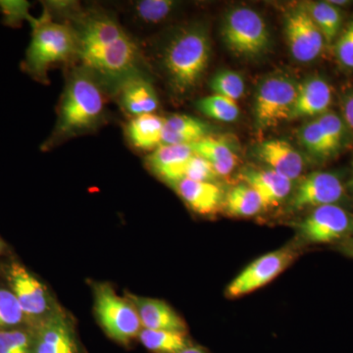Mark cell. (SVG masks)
I'll return each instance as SVG.
<instances>
[{"label": "cell", "mask_w": 353, "mask_h": 353, "mask_svg": "<svg viewBox=\"0 0 353 353\" xmlns=\"http://www.w3.org/2000/svg\"><path fill=\"white\" fill-rule=\"evenodd\" d=\"M77 36V57L101 82L118 83L137 71L139 50L131 37L111 16L94 13L83 16Z\"/></svg>", "instance_id": "1"}, {"label": "cell", "mask_w": 353, "mask_h": 353, "mask_svg": "<svg viewBox=\"0 0 353 353\" xmlns=\"http://www.w3.org/2000/svg\"><path fill=\"white\" fill-rule=\"evenodd\" d=\"M99 81L85 68L76 70L70 76L60 104L53 136L54 141L75 136L94 129L104 112V97Z\"/></svg>", "instance_id": "2"}, {"label": "cell", "mask_w": 353, "mask_h": 353, "mask_svg": "<svg viewBox=\"0 0 353 353\" xmlns=\"http://www.w3.org/2000/svg\"><path fill=\"white\" fill-rule=\"evenodd\" d=\"M32 31L22 69L36 80L46 81L52 65L61 63L77 54L75 29L52 21L50 12L44 10L39 19L31 17Z\"/></svg>", "instance_id": "3"}, {"label": "cell", "mask_w": 353, "mask_h": 353, "mask_svg": "<svg viewBox=\"0 0 353 353\" xmlns=\"http://www.w3.org/2000/svg\"><path fill=\"white\" fill-rule=\"evenodd\" d=\"M210 57L208 34L201 27H190L176 34L167 44L163 62L172 87L179 94L194 88L208 68Z\"/></svg>", "instance_id": "4"}, {"label": "cell", "mask_w": 353, "mask_h": 353, "mask_svg": "<svg viewBox=\"0 0 353 353\" xmlns=\"http://www.w3.org/2000/svg\"><path fill=\"white\" fill-rule=\"evenodd\" d=\"M94 290V312L101 328L109 338L129 345L143 330L134 304L116 294L108 284H97Z\"/></svg>", "instance_id": "5"}, {"label": "cell", "mask_w": 353, "mask_h": 353, "mask_svg": "<svg viewBox=\"0 0 353 353\" xmlns=\"http://www.w3.org/2000/svg\"><path fill=\"white\" fill-rule=\"evenodd\" d=\"M222 36L228 48L243 57H256L269 43L268 29L263 18L246 7L234 8L227 14Z\"/></svg>", "instance_id": "6"}, {"label": "cell", "mask_w": 353, "mask_h": 353, "mask_svg": "<svg viewBox=\"0 0 353 353\" xmlns=\"http://www.w3.org/2000/svg\"><path fill=\"white\" fill-rule=\"evenodd\" d=\"M297 90L299 83L288 76H270L262 81L254 101L255 122L259 127H275L290 120Z\"/></svg>", "instance_id": "7"}, {"label": "cell", "mask_w": 353, "mask_h": 353, "mask_svg": "<svg viewBox=\"0 0 353 353\" xmlns=\"http://www.w3.org/2000/svg\"><path fill=\"white\" fill-rule=\"evenodd\" d=\"M296 233L308 245H336L353 238V214L339 204L313 208L296 225Z\"/></svg>", "instance_id": "8"}, {"label": "cell", "mask_w": 353, "mask_h": 353, "mask_svg": "<svg viewBox=\"0 0 353 353\" xmlns=\"http://www.w3.org/2000/svg\"><path fill=\"white\" fill-rule=\"evenodd\" d=\"M9 289L13 292L29 326L50 315L57 306L46 287L31 271L19 262H11L6 269Z\"/></svg>", "instance_id": "9"}, {"label": "cell", "mask_w": 353, "mask_h": 353, "mask_svg": "<svg viewBox=\"0 0 353 353\" xmlns=\"http://www.w3.org/2000/svg\"><path fill=\"white\" fill-rule=\"evenodd\" d=\"M292 248H284L262 255L246 266L227 287L226 296L238 299L261 289L275 280L296 259Z\"/></svg>", "instance_id": "10"}, {"label": "cell", "mask_w": 353, "mask_h": 353, "mask_svg": "<svg viewBox=\"0 0 353 353\" xmlns=\"http://www.w3.org/2000/svg\"><path fill=\"white\" fill-rule=\"evenodd\" d=\"M30 327L34 334L32 353H81L73 322L61 308Z\"/></svg>", "instance_id": "11"}, {"label": "cell", "mask_w": 353, "mask_h": 353, "mask_svg": "<svg viewBox=\"0 0 353 353\" xmlns=\"http://www.w3.org/2000/svg\"><path fill=\"white\" fill-rule=\"evenodd\" d=\"M285 32L290 53L296 61L307 63L319 57L325 39L306 7L288 14Z\"/></svg>", "instance_id": "12"}, {"label": "cell", "mask_w": 353, "mask_h": 353, "mask_svg": "<svg viewBox=\"0 0 353 353\" xmlns=\"http://www.w3.org/2000/svg\"><path fill=\"white\" fill-rule=\"evenodd\" d=\"M345 185L332 172H313L299 183L292 199L296 210L338 204L345 196Z\"/></svg>", "instance_id": "13"}, {"label": "cell", "mask_w": 353, "mask_h": 353, "mask_svg": "<svg viewBox=\"0 0 353 353\" xmlns=\"http://www.w3.org/2000/svg\"><path fill=\"white\" fill-rule=\"evenodd\" d=\"M126 297L136 307L143 329L188 333L187 323L165 301L132 294Z\"/></svg>", "instance_id": "14"}, {"label": "cell", "mask_w": 353, "mask_h": 353, "mask_svg": "<svg viewBox=\"0 0 353 353\" xmlns=\"http://www.w3.org/2000/svg\"><path fill=\"white\" fill-rule=\"evenodd\" d=\"M194 155L190 145H161L146 158L148 168L168 185H175L185 178V171Z\"/></svg>", "instance_id": "15"}, {"label": "cell", "mask_w": 353, "mask_h": 353, "mask_svg": "<svg viewBox=\"0 0 353 353\" xmlns=\"http://www.w3.org/2000/svg\"><path fill=\"white\" fill-rule=\"evenodd\" d=\"M257 155L271 170L294 182L303 174V157L284 139H272L257 146Z\"/></svg>", "instance_id": "16"}, {"label": "cell", "mask_w": 353, "mask_h": 353, "mask_svg": "<svg viewBox=\"0 0 353 353\" xmlns=\"http://www.w3.org/2000/svg\"><path fill=\"white\" fill-rule=\"evenodd\" d=\"M119 99L127 113L136 117L154 113L158 108V97L150 82L136 73L128 77L119 85Z\"/></svg>", "instance_id": "17"}, {"label": "cell", "mask_w": 353, "mask_h": 353, "mask_svg": "<svg viewBox=\"0 0 353 353\" xmlns=\"http://www.w3.org/2000/svg\"><path fill=\"white\" fill-rule=\"evenodd\" d=\"M332 88L324 79L310 77L299 83L292 117H310L328 111L332 102Z\"/></svg>", "instance_id": "18"}, {"label": "cell", "mask_w": 353, "mask_h": 353, "mask_svg": "<svg viewBox=\"0 0 353 353\" xmlns=\"http://www.w3.org/2000/svg\"><path fill=\"white\" fill-rule=\"evenodd\" d=\"M241 176L243 183L252 187L261 197L265 208L278 205L290 196L292 190V181L271 169H248Z\"/></svg>", "instance_id": "19"}, {"label": "cell", "mask_w": 353, "mask_h": 353, "mask_svg": "<svg viewBox=\"0 0 353 353\" xmlns=\"http://www.w3.org/2000/svg\"><path fill=\"white\" fill-rule=\"evenodd\" d=\"M173 188L187 205L201 215L213 214L224 201L222 190L214 183L196 182L185 178Z\"/></svg>", "instance_id": "20"}, {"label": "cell", "mask_w": 353, "mask_h": 353, "mask_svg": "<svg viewBox=\"0 0 353 353\" xmlns=\"http://www.w3.org/2000/svg\"><path fill=\"white\" fill-rule=\"evenodd\" d=\"M209 127L192 116L176 114L164 121L162 145H190L208 137Z\"/></svg>", "instance_id": "21"}, {"label": "cell", "mask_w": 353, "mask_h": 353, "mask_svg": "<svg viewBox=\"0 0 353 353\" xmlns=\"http://www.w3.org/2000/svg\"><path fill=\"white\" fill-rule=\"evenodd\" d=\"M164 121L154 113L136 116L128 125V138L139 150H157L162 145Z\"/></svg>", "instance_id": "22"}, {"label": "cell", "mask_w": 353, "mask_h": 353, "mask_svg": "<svg viewBox=\"0 0 353 353\" xmlns=\"http://www.w3.org/2000/svg\"><path fill=\"white\" fill-rule=\"evenodd\" d=\"M194 154L208 160L218 176H229L238 164V157L225 141L206 137L190 145Z\"/></svg>", "instance_id": "23"}, {"label": "cell", "mask_w": 353, "mask_h": 353, "mask_svg": "<svg viewBox=\"0 0 353 353\" xmlns=\"http://www.w3.org/2000/svg\"><path fill=\"white\" fill-rule=\"evenodd\" d=\"M224 205L227 212L234 217H252L265 208L259 194L245 183L228 192Z\"/></svg>", "instance_id": "24"}, {"label": "cell", "mask_w": 353, "mask_h": 353, "mask_svg": "<svg viewBox=\"0 0 353 353\" xmlns=\"http://www.w3.org/2000/svg\"><path fill=\"white\" fill-rule=\"evenodd\" d=\"M139 340L153 353H180L192 345L188 333L143 329Z\"/></svg>", "instance_id": "25"}, {"label": "cell", "mask_w": 353, "mask_h": 353, "mask_svg": "<svg viewBox=\"0 0 353 353\" xmlns=\"http://www.w3.org/2000/svg\"><path fill=\"white\" fill-rule=\"evenodd\" d=\"M311 18L319 28L327 43H332L340 31L343 17L341 11L330 2H312L306 6Z\"/></svg>", "instance_id": "26"}, {"label": "cell", "mask_w": 353, "mask_h": 353, "mask_svg": "<svg viewBox=\"0 0 353 353\" xmlns=\"http://www.w3.org/2000/svg\"><path fill=\"white\" fill-rule=\"evenodd\" d=\"M196 108L204 115L221 122H234L240 115V108L236 101L219 94H213L202 97L197 101Z\"/></svg>", "instance_id": "27"}, {"label": "cell", "mask_w": 353, "mask_h": 353, "mask_svg": "<svg viewBox=\"0 0 353 353\" xmlns=\"http://www.w3.org/2000/svg\"><path fill=\"white\" fill-rule=\"evenodd\" d=\"M29 323L8 287L0 285V331L28 327Z\"/></svg>", "instance_id": "28"}, {"label": "cell", "mask_w": 353, "mask_h": 353, "mask_svg": "<svg viewBox=\"0 0 353 353\" xmlns=\"http://www.w3.org/2000/svg\"><path fill=\"white\" fill-rule=\"evenodd\" d=\"M299 141L307 152L318 157H328L334 150L317 120L304 125L299 131Z\"/></svg>", "instance_id": "29"}, {"label": "cell", "mask_w": 353, "mask_h": 353, "mask_svg": "<svg viewBox=\"0 0 353 353\" xmlns=\"http://www.w3.org/2000/svg\"><path fill=\"white\" fill-rule=\"evenodd\" d=\"M34 334L31 327L0 331V353H32Z\"/></svg>", "instance_id": "30"}, {"label": "cell", "mask_w": 353, "mask_h": 353, "mask_svg": "<svg viewBox=\"0 0 353 353\" xmlns=\"http://www.w3.org/2000/svg\"><path fill=\"white\" fill-rule=\"evenodd\" d=\"M210 88L215 94L238 101L245 94V85L240 74L231 70H223L211 79Z\"/></svg>", "instance_id": "31"}, {"label": "cell", "mask_w": 353, "mask_h": 353, "mask_svg": "<svg viewBox=\"0 0 353 353\" xmlns=\"http://www.w3.org/2000/svg\"><path fill=\"white\" fill-rule=\"evenodd\" d=\"M175 6L171 0H141L134 4V14L141 22L157 24L166 19Z\"/></svg>", "instance_id": "32"}, {"label": "cell", "mask_w": 353, "mask_h": 353, "mask_svg": "<svg viewBox=\"0 0 353 353\" xmlns=\"http://www.w3.org/2000/svg\"><path fill=\"white\" fill-rule=\"evenodd\" d=\"M317 122L321 126L334 152H336L345 141V127L343 119L336 113L327 111L320 115Z\"/></svg>", "instance_id": "33"}, {"label": "cell", "mask_w": 353, "mask_h": 353, "mask_svg": "<svg viewBox=\"0 0 353 353\" xmlns=\"http://www.w3.org/2000/svg\"><path fill=\"white\" fill-rule=\"evenodd\" d=\"M30 3L27 1H7L0 0V12L3 15V22L9 27H20L23 21H29Z\"/></svg>", "instance_id": "34"}, {"label": "cell", "mask_w": 353, "mask_h": 353, "mask_svg": "<svg viewBox=\"0 0 353 353\" xmlns=\"http://www.w3.org/2000/svg\"><path fill=\"white\" fill-rule=\"evenodd\" d=\"M217 176H219L216 173L212 165L209 163L208 160L194 153L185 168V178L196 182L213 183Z\"/></svg>", "instance_id": "35"}, {"label": "cell", "mask_w": 353, "mask_h": 353, "mask_svg": "<svg viewBox=\"0 0 353 353\" xmlns=\"http://www.w3.org/2000/svg\"><path fill=\"white\" fill-rule=\"evenodd\" d=\"M336 54L343 66L353 69V21L339 39L336 44Z\"/></svg>", "instance_id": "36"}, {"label": "cell", "mask_w": 353, "mask_h": 353, "mask_svg": "<svg viewBox=\"0 0 353 353\" xmlns=\"http://www.w3.org/2000/svg\"><path fill=\"white\" fill-rule=\"evenodd\" d=\"M341 109H343V120L353 131V92H348L343 97Z\"/></svg>", "instance_id": "37"}, {"label": "cell", "mask_w": 353, "mask_h": 353, "mask_svg": "<svg viewBox=\"0 0 353 353\" xmlns=\"http://www.w3.org/2000/svg\"><path fill=\"white\" fill-rule=\"evenodd\" d=\"M336 248L339 252L345 254V256L353 259V238L336 243Z\"/></svg>", "instance_id": "38"}, {"label": "cell", "mask_w": 353, "mask_h": 353, "mask_svg": "<svg viewBox=\"0 0 353 353\" xmlns=\"http://www.w3.org/2000/svg\"><path fill=\"white\" fill-rule=\"evenodd\" d=\"M180 353H209L206 352V350H204L203 348L196 347V345H190V347H188L185 348V350H183V352H181Z\"/></svg>", "instance_id": "39"}, {"label": "cell", "mask_w": 353, "mask_h": 353, "mask_svg": "<svg viewBox=\"0 0 353 353\" xmlns=\"http://www.w3.org/2000/svg\"><path fill=\"white\" fill-rule=\"evenodd\" d=\"M7 250V245L6 243V241L2 240L1 238H0V255L3 254L4 252H6Z\"/></svg>", "instance_id": "40"}, {"label": "cell", "mask_w": 353, "mask_h": 353, "mask_svg": "<svg viewBox=\"0 0 353 353\" xmlns=\"http://www.w3.org/2000/svg\"><path fill=\"white\" fill-rule=\"evenodd\" d=\"M350 187L352 188V189L353 190V165H352V179H350Z\"/></svg>", "instance_id": "41"}]
</instances>
